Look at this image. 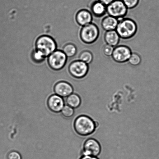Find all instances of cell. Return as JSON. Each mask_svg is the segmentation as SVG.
I'll return each mask as SVG.
<instances>
[{"mask_svg": "<svg viewBox=\"0 0 159 159\" xmlns=\"http://www.w3.org/2000/svg\"><path fill=\"white\" fill-rule=\"evenodd\" d=\"M74 129L76 133L81 136L87 137L94 133L97 125L96 123L88 115H79L76 118Z\"/></svg>", "mask_w": 159, "mask_h": 159, "instance_id": "1", "label": "cell"}, {"mask_svg": "<svg viewBox=\"0 0 159 159\" xmlns=\"http://www.w3.org/2000/svg\"><path fill=\"white\" fill-rule=\"evenodd\" d=\"M119 23L116 29L122 39H129L133 37L138 31V25L131 19L123 18L118 19Z\"/></svg>", "mask_w": 159, "mask_h": 159, "instance_id": "2", "label": "cell"}, {"mask_svg": "<svg viewBox=\"0 0 159 159\" xmlns=\"http://www.w3.org/2000/svg\"><path fill=\"white\" fill-rule=\"evenodd\" d=\"M35 49L47 57L56 50L57 44L54 39L48 35H42L35 42Z\"/></svg>", "mask_w": 159, "mask_h": 159, "instance_id": "3", "label": "cell"}, {"mask_svg": "<svg viewBox=\"0 0 159 159\" xmlns=\"http://www.w3.org/2000/svg\"><path fill=\"white\" fill-rule=\"evenodd\" d=\"M99 34V28L96 25L91 23L82 27L81 30L80 36L81 40L84 43L91 44L97 40Z\"/></svg>", "mask_w": 159, "mask_h": 159, "instance_id": "4", "label": "cell"}, {"mask_svg": "<svg viewBox=\"0 0 159 159\" xmlns=\"http://www.w3.org/2000/svg\"><path fill=\"white\" fill-rule=\"evenodd\" d=\"M128 9L122 0H115L107 6L106 12L109 15L119 19L126 16Z\"/></svg>", "mask_w": 159, "mask_h": 159, "instance_id": "5", "label": "cell"}, {"mask_svg": "<svg viewBox=\"0 0 159 159\" xmlns=\"http://www.w3.org/2000/svg\"><path fill=\"white\" fill-rule=\"evenodd\" d=\"M67 57L63 51L57 50L48 57V65L54 70H60L66 64Z\"/></svg>", "mask_w": 159, "mask_h": 159, "instance_id": "6", "label": "cell"}, {"mask_svg": "<svg viewBox=\"0 0 159 159\" xmlns=\"http://www.w3.org/2000/svg\"><path fill=\"white\" fill-rule=\"evenodd\" d=\"M102 152V148L99 142L93 138H88L84 142L82 156L99 157Z\"/></svg>", "mask_w": 159, "mask_h": 159, "instance_id": "7", "label": "cell"}, {"mask_svg": "<svg viewBox=\"0 0 159 159\" xmlns=\"http://www.w3.org/2000/svg\"><path fill=\"white\" fill-rule=\"evenodd\" d=\"M89 65L78 60L72 62L70 65L68 71L74 78L81 79L86 76L89 71Z\"/></svg>", "mask_w": 159, "mask_h": 159, "instance_id": "8", "label": "cell"}, {"mask_svg": "<svg viewBox=\"0 0 159 159\" xmlns=\"http://www.w3.org/2000/svg\"><path fill=\"white\" fill-rule=\"evenodd\" d=\"M132 53L131 50L128 46L119 45L115 48L112 57L117 63H123L128 61Z\"/></svg>", "mask_w": 159, "mask_h": 159, "instance_id": "9", "label": "cell"}, {"mask_svg": "<svg viewBox=\"0 0 159 159\" xmlns=\"http://www.w3.org/2000/svg\"><path fill=\"white\" fill-rule=\"evenodd\" d=\"M48 108L54 113H60L65 105V101L62 97L54 94L50 96L48 100Z\"/></svg>", "mask_w": 159, "mask_h": 159, "instance_id": "10", "label": "cell"}, {"mask_svg": "<svg viewBox=\"0 0 159 159\" xmlns=\"http://www.w3.org/2000/svg\"><path fill=\"white\" fill-rule=\"evenodd\" d=\"M55 94L63 98L68 97V96L74 93V89L71 84L64 81H60L57 83L54 87Z\"/></svg>", "mask_w": 159, "mask_h": 159, "instance_id": "11", "label": "cell"}, {"mask_svg": "<svg viewBox=\"0 0 159 159\" xmlns=\"http://www.w3.org/2000/svg\"><path fill=\"white\" fill-rule=\"evenodd\" d=\"M76 20L78 24L83 26L91 23L93 20L92 15L87 9H82L76 14Z\"/></svg>", "mask_w": 159, "mask_h": 159, "instance_id": "12", "label": "cell"}, {"mask_svg": "<svg viewBox=\"0 0 159 159\" xmlns=\"http://www.w3.org/2000/svg\"><path fill=\"white\" fill-rule=\"evenodd\" d=\"M119 23L118 18L108 15L103 19L101 25L103 29L107 31L116 30Z\"/></svg>", "mask_w": 159, "mask_h": 159, "instance_id": "13", "label": "cell"}, {"mask_svg": "<svg viewBox=\"0 0 159 159\" xmlns=\"http://www.w3.org/2000/svg\"><path fill=\"white\" fill-rule=\"evenodd\" d=\"M104 40L107 44L114 47L119 44L120 37L116 30L109 31L106 32Z\"/></svg>", "mask_w": 159, "mask_h": 159, "instance_id": "14", "label": "cell"}, {"mask_svg": "<svg viewBox=\"0 0 159 159\" xmlns=\"http://www.w3.org/2000/svg\"><path fill=\"white\" fill-rule=\"evenodd\" d=\"M107 6L99 1H96L92 3L91 6V11L93 15L101 17L105 14Z\"/></svg>", "mask_w": 159, "mask_h": 159, "instance_id": "15", "label": "cell"}, {"mask_svg": "<svg viewBox=\"0 0 159 159\" xmlns=\"http://www.w3.org/2000/svg\"><path fill=\"white\" fill-rule=\"evenodd\" d=\"M65 103L73 108L76 109L80 107L82 103V100L78 94L73 93L67 97Z\"/></svg>", "mask_w": 159, "mask_h": 159, "instance_id": "16", "label": "cell"}, {"mask_svg": "<svg viewBox=\"0 0 159 159\" xmlns=\"http://www.w3.org/2000/svg\"><path fill=\"white\" fill-rule=\"evenodd\" d=\"M62 51L68 57H74L77 52V48L73 43H68L65 45L63 48Z\"/></svg>", "mask_w": 159, "mask_h": 159, "instance_id": "17", "label": "cell"}, {"mask_svg": "<svg viewBox=\"0 0 159 159\" xmlns=\"http://www.w3.org/2000/svg\"><path fill=\"white\" fill-rule=\"evenodd\" d=\"M79 60L85 62L87 64L89 65L93 60V54L89 51H84L81 52L79 55Z\"/></svg>", "mask_w": 159, "mask_h": 159, "instance_id": "18", "label": "cell"}, {"mask_svg": "<svg viewBox=\"0 0 159 159\" xmlns=\"http://www.w3.org/2000/svg\"><path fill=\"white\" fill-rule=\"evenodd\" d=\"M141 56L139 54L137 53L132 52L128 62L132 66H137L141 64Z\"/></svg>", "mask_w": 159, "mask_h": 159, "instance_id": "19", "label": "cell"}, {"mask_svg": "<svg viewBox=\"0 0 159 159\" xmlns=\"http://www.w3.org/2000/svg\"><path fill=\"white\" fill-rule=\"evenodd\" d=\"M32 56L33 59H34V61L36 62L43 61L44 59L46 58L41 52L36 49L34 51Z\"/></svg>", "mask_w": 159, "mask_h": 159, "instance_id": "20", "label": "cell"}, {"mask_svg": "<svg viewBox=\"0 0 159 159\" xmlns=\"http://www.w3.org/2000/svg\"><path fill=\"white\" fill-rule=\"evenodd\" d=\"M129 9L134 8L138 5L139 0H122Z\"/></svg>", "mask_w": 159, "mask_h": 159, "instance_id": "21", "label": "cell"}, {"mask_svg": "<svg viewBox=\"0 0 159 159\" xmlns=\"http://www.w3.org/2000/svg\"><path fill=\"white\" fill-rule=\"evenodd\" d=\"M114 49L113 47L106 44L104 46L103 49V52L104 55L107 57H112Z\"/></svg>", "mask_w": 159, "mask_h": 159, "instance_id": "22", "label": "cell"}, {"mask_svg": "<svg viewBox=\"0 0 159 159\" xmlns=\"http://www.w3.org/2000/svg\"><path fill=\"white\" fill-rule=\"evenodd\" d=\"M7 159H23V158L19 152L16 151H12L8 153Z\"/></svg>", "mask_w": 159, "mask_h": 159, "instance_id": "23", "label": "cell"}, {"mask_svg": "<svg viewBox=\"0 0 159 159\" xmlns=\"http://www.w3.org/2000/svg\"><path fill=\"white\" fill-rule=\"evenodd\" d=\"M79 159H100L98 157L82 155Z\"/></svg>", "mask_w": 159, "mask_h": 159, "instance_id": "24", "label": "cell"}, {"mask_svg": "<svg viewBox=\"0 0 159 159\" xmlns=\"http://www.w3.org/2000/svg\"><path fill=\"white\" fill-rule=\"evenodd\" d=\"M99 1L102 2L103 4L105 5L106 6H107L110 4V3L113 2L115 0H99Z\"/></svg>", "mask_w": 159, "mask_h": 159, "instance_id": "25", "label": "cell"}]
</instances>
